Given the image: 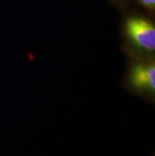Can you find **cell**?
Segmentation results:
<instances>
[{
    "mask_svg": "<svg viewBox=\"0 0 155 156\" xmlns=\"http://www.w3.org/2000/svg\"><path fill=\"white\" fill-rule=\"evenodd\" d=\"M120 34L122 48L128 58H155V21L154 16L139 8L123 10Z\"/></svg>",
    "mask_w": 155,
    "mask_h": 156,
    "instance_id": "obj_1",
    "label": "cell"
},
{
    "mask_svg": "<svg viewBox=\"0 0 155 156\" xmlns=\"http://www.w3.org/2000/svg\"><path fill=\"white\" fill-rule=\"evenodd\" d=\"M125 90L146 102L155 103V58H128L123 79Z\"/></svg>",
    "mask_w": 155,
    "mask_h": 156,
    "instance_id": "obj_2",
    "label": "cell"
},
{
    "mask_svg": "<svg viewBox=\"0 0 155 156\" xmlns=\"http://www.w3.org/2000/svg\"><path fill=\"white\" fill-rule=\"evenodd\" d=\"M137 8L141 9L142 11L148 13L151 16L155 14V0H131Z\"/></svg>",
    "mask_w": 155,
    "mask_h": 156,
    "instance_id": "obj_3",
    "label": "cell"
},
{
    "mask_svg": "<svg viewBox=\"0 0 155 156\" xmlns=\"http://www.w3.org/2000/svg\"><path fill=\"white\" fill-rule=\"evenodd\" d=\"M112 5L116 6L117 8L121 9V10H125L126 8L129 7V4L131 0H108Z\"/></svg>",
    "mask_w": 155,
    "mask_h": 156,
    "instance_id": "obj_4",
    "label": "cell"
}]
</instances>
